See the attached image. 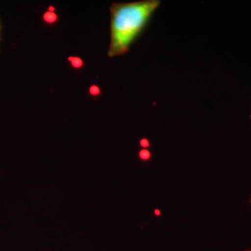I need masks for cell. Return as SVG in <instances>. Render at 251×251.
Masks as SVG:
<instances>
[{
    "label": "cell",
    "mask_w": 251,
    "mask_h": 251,
    "mask_svg": "<svg viewBox=\"0 0 251 251\" xmlns=\"http://www.w3.org/2000/svg\"><path fill=\"white\" fill-rule=\"evenodd\" d=\"M160 4L159 0L112 4L110 8L111 41L108 50L110 58L128 51Z\"/></svg>",
    "instance_id": "obj_1"
},
{
    "label": "cell",
    "mask_w": 251,
    "mask_h": 251,
    "mask_svg": "<svg viewBox=\"0 0 251 251\" xmlns=\"http://www.w3.org/2000/svg\"><path fill=\"white\" fill-rule=\"evenodd\" d=\"M43 18H44V21H46L48 24H52V23L57 21L58 17L52 11H47L45 14H44Z\"/></svg>",
    "instance_id": "obj_2"
},
{
    "label": "cell",
    "mask_w": 251,
    "mask_h": 251,
    "mask_svg": "<svg viewBox=\"0 0 251 251\" xmlns=\"http://www.w3.org/2000/svg\"><path fill=\"white\" fill-rule=\"evenodd\" d=\"M69 62L71 63L73 67L75 68H80L81 66H83V61L78 57H69Z\"/></svg>",
    "instance_id": "obj_3"
},
{
    "label": "cell",
    "mask_w": 251,
    "mask_h": 251,
    "mask_svg": "<svg viewBox=\"0 0 251 251\" xmlns=\"http://www.w3.org/2000/svg\"><path fill=\"white\" fill-rule=\"evenodd\" d=\"M90 94L91 95H99L100 93V90L99 89V87L98 86H91L90 87Z\"/></svg>",
    "instance_id": "obj_4"
},
{
    "label": "cell",
    "mask_w": 251,
    "mask_h": 251,
    "mask_svg": "<svg viewBox=\"0 0 251 251\" xmlns=\"http://www.w3.org/2000/svg\"><path fill=\"white\" fill-rule=\"evenodd\" d=\"M0 32H1V23H0Z\"/></svg>",
    "instance_id": "obj_5"
},
{
    "label": "cell",
    "mask_w": 251,
    "mask_h": 251,
    "mask_svg": "<svg viewBox=\"0 0 251 251\" xmlns=\"http://www.w3.org/2000/svg\"><path fill=\"white\" fill-rule=\"evenodd\" d=\"M250 203H251V200H250Z\"/></svg>",
    "instance_id": "obj_6"
},
{
    "label": "cell",
    "mask_w": 251,
    "mask_h": 251,
    "mask_svg": "<svg viewBox=\"0 0 251 251\" xmlns=\"http://www.w3.org/2000/svg\"></svg>",
    "instance_id": "obj_7"
}]
</instances>
